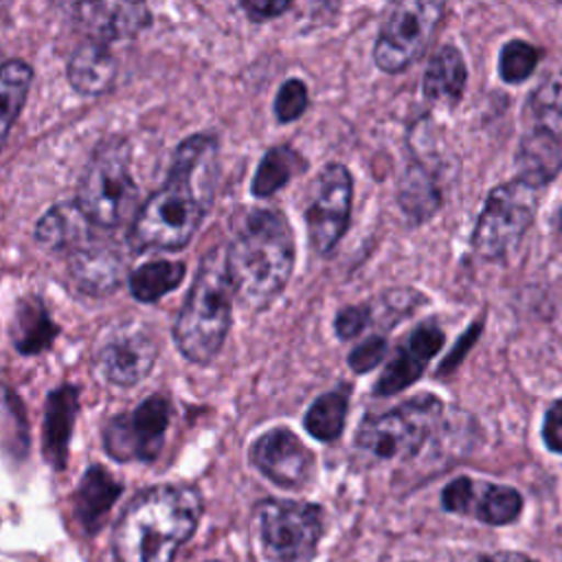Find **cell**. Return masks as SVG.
Listing matches in <instances>:
<instances>
[{"mask_svg":"<svg viewBox=\"0 0 562 562\" xmlns=\"http://www.w3.org/2000/svg\"><path fill=\"white\" fill-rule=\"evenodd\" d=\"M217 182V143L195 134L173 154L167 182L136 211L130 239L136 250L184 248L204 220Z\"/></svg>","mask_w":562,"mask_h":562,"instance_id":"6da1fadb","label":"cell"},{"mask_svg":"<svg viewBox=\"0 0 562 562\" xmlns=\"http://www.w3.org/2000/svg\"><path fill=\"white\" fill-rule=\"evenodd\" d=\"M226 263L233 292L248 310H263L285 288L294 263V237L285 215L277 209L246 213L231 246Z\"/></svg>","mask_w":562,"mask_h":562,"instance_id":"7a4b0ae2","label":"cell"},{"mask_svg":"<svg viewBox=\"0 0 562 562\" xmlns=\"http://www.w3.org/2000/svg\"><path fill=\"white\" fill-rule=\"evenodd\" d=\"M202 501L193 487L158 485L138 494L114 531L119 562H171L193 533Z\"/></svg>","mask_w":562,"mask_h":562,"instance_id":"3957f363","label":"cell"},{"mask_svg":"<svg viewBox=\"0 0 562 562\" xmlns=\"http://www.w3.org/2000/svg\"><path fill=\"white\" fill-rule=\"evenodd\" d=\"M233 299L226 248L215 246L202 257L173 323V340L189 362L209 364L217 356L231 327Z\"/></svg>","mask_w":562,"mask_h":562,"instance_id":"277c9868","label":"cell"},{"mask_svg":"<svg viewBox=\"0 0 562 562\" xmlns=\"http://www.w3.org/2000/svg\"><path fill=\"white\" fill-rule=\"evenodd\" d=\"M134 202L136 184L130 171L127 143L119 138L101 143L79 180V209L94 226L114 228L130 217Z\"/></svg>","mask_w":562,"mask_h":562,"instance_id":"5b68a950","label":"cell"},{"mask_svg":"<svg viewBox=\"0 0 562 562\" xmlns=\"http://www.w3.org/2000/svg\"><path fill=\"white\" fill-rule=\"evenodd\" d=\"M538 189L520 178L494 187L472 233V250L483 259H498L514 248L529 228Z\"/></svg>","mask_w":562,"mask_h":562,"instance_id":"8992f818","label":"cell"},{"mask_svg":"<svg viewBox=\"0 0 562 562\" xmlns=\"http://www.w3.org/2000/svg\"><path fill=\"white\" fill-rule=\"evenodd\" d=\"M439 413L441 402L437 397L417 395L393 411L367 417L358 430L356 443L375 459L411 457L428 437Z\"/></svg>","mask_w":562,"mask_h":562,"instance_id":"52a82bcc","label":"cell"},{"mask_svg":"<svg viewBox=\"0 0 562 562\" xmlns=\"http://www.w3.org/2000/svg\"><path fill=\"white\" fill-rule=\"evenodd\" d=\"M446 7L432 0L397 2L386 15L375 40L373 59L384 72L408 68L428 46Z\"/></svg>","mask_w":562,"mask_h":562,"instance_id":"ba28073f","label":"cell"},{"mask_svg":"<svg viewBox=\"0 0 562 562\" xmlns=\"http://www.w3.org/2000/svg\"><path fill=\"white\" fill-rule=\"evenodd\" d=\"M257 518L263 549L277 562L307 560L323 533V512L310 503L268 498Z\"/></svg>","mask_w":562,"mask_h":562,"instance_id":"9c48e42d","label":"cell"},{"mask_svg":"<svg viewBox=\"0 0 562 562\" xmlns=\"http://www.w3.org/2000/svg\"><path fill=\"white\" fill-rule=\"evenodd\" d=\"M169 402L162 395L143 400L132 413H123L105 426V450L119 461H149L165 441L169 426Z\"/></svg>","mask_w":562,"mask_h":562,"instance_id":"30bf717a","label":"cell"},{"mask_svg":"<svg viewBox=\"0 0 562 562\" xmlns=\"http://www.w3.org/2000/svg\"><path fill=\"white\" fill-rule=\"evenodd\" d=\"M351 213V176L345 165H327L316 184L305 211L310 244L318 255L334 250L345 235Z\"/></svg>","mask_w":562,"mask_h":562,"instance_id":"8fae6325","label":"cell"},{"mask_svg":"<svg viewBox=\"0 0 562 562\" xmlns=\"http://www.w3.org/2000/svg\"><path fill=\"white\" fill-rule=\"evenodd\" d=\"M156 356L154 334L138 323H123L97 349V367L110 384L134 386L151 371Z\"/></svg>","mask_w":562,"mask_h":562,"instance_id":"7c38bea8","label":"cell"},{"mask_svg":"<svg viewBox=\"0 0 562 562\" xmlns=\"http://www.w3.org/2000/svg\"><path fill=\"white\" fill-rule=\"evenodd\" d=\"M441 503L448 512L474 516L487 525L512 522L522 507V498L514 487L472 481L459 476L443 487Z\"/></svg>","mask_w":562,"mask_h":562,"instance_id":"4fadbf2b","label":"cell"},{"mask_svg":"<svg viewBox=\"0 0 562 562\" xmlns=\"http://www.w3.org/2000/svg\"><path fill=\"white\" fill-rule=\"evenodd\" d=\"M250 457L261 474L283 487L305 483L312 470V452L288 428H272L263 432L252 443Z\"/></svg>","mask_w":562,"mask_h":562,"instance_id":"5bb4252c","label":"cell"},{"mask_svg":"<svg viewBox=\"0 0 562 562\" xmlns=\"http://www.w3.org/2000/svg\"><path fill=\"white\" fill-rule=\"evenodd\" d=\"M443 345V331L428 323L417 327L408 340L397 349L393 360L386 364L384 373L375 382L378 395H393L408 384H413L426 369L428 360L441 349Z\"/></svg>","mask_w":562,"mask_h":562,"instance_id":"9a60e30c","label":"cell"},{"mask_svg":"<svg viewBox=\"0 0 562 562\" xmlns=\"http://www.w3.org/2000/svg\"><path fill=\"white\" fill-rule=\"evenodd\" d=\"M72 15L101 44L132 37L149 24V9L143 2H86L75 4Z\"/></svg>","mask_w":562,"mask_h":562,"instance_id":"2e32d148","label":"cell"},{"mask_svg":"<svg viewBox=\"0 0 562 562\" xmlns=\"http://www.w3.org/2000/svg\"><path fill=\"white\" fill-rule=\"evenodd\" d=\"M90 226L92 222L86 217V213L79 209L77 202L57 204L50 211H46L37 226H35V239L40 246L57 252H79L88 248L90 241Z\"/></svg>","mask_w":562,"mask_h":562,"instance_id":"e0dca14e","label":"cell"},{"mask_svg":"<svg viewBox=\"0 0 562 562\" xmlns=\"http://www.w3.org/2000/svg\"><path fill=\"white\" fill-rule=\"evenodd\" d=\"M77 389L70 384H64L55 389L48 400H46V411H44V457L53 468H64L66 465V452H68V439L72 430L75 415L79 411L77 404Z\"/></svg>","mask_w":562,"mask_h":562,"instance_id":"ac0fdd59","label":"cell"},{"mask_svg":"<svg viewBox=\"0 0 562 562\" xmlns=\"http://www.w3.org/2000/svg\"><path fill=\"white\" fill-rule=\"evenodd\" d=\"M116 75V61L105 44L88 40L81 44L68 61V81L70 86L86 94L97 97L112 88Z\"/></svg>","mask_w":562,"mask_h":562,"instance_id":"d6986e66","label":"cell"},{"mask_svg":"<svg viewBox=\"0 0 562 562\" xmlns=\"http://www.w3.org/2000/svg\"><path fill=\"white\" fill-rule=\"evenodd\" d=\"M518 178L536 189L551 182L562 169V143L542 132L533 130L527 134L518 147Z\"/></svg>","mask_w":562,"mask_h":562,"instance_id":"ffe728a7","label":"cell"},{"mask_svg":"<svg viewBox=\"0 0 562 562\" xmlns=\"http://www.w3.org/2000/svg\"><path fill=\"white\" fill-rule=\"evenodd\" d=\"M465 61L461 57V53L446 44L441 46L428 61L426 72H424V94L432 101H448V103H457L463 94L465 88Z\"/></svg>","mask_w":562,"mask_h":562,"instance_id":"44dd1931","label":"cell"},{"mask_svg":"<svg viewBox=\"0 0 562 562\" xmlns=\"http://www.w3.org/2000/svg\"><path fill=\"white\" fill-rule=\"evenodd\" d=\"M121 494V485L99 465L90 468L77 490L75 496V505H77V516L81 520V525L88 531H94L105 514L110 512L112 503L119 498Z\"/></svg>","mask_w":562,"mask_h":562,"instance_id":"7402d4cb","label":"cell"},{"mask_svg":"<svg viewBox=\"0 0 562 562\" xmlns=\"http://www.w3.org/2000/svg\"><path fill=\"white\" fill-rule=\"evenodd\" d=\"M11 340L22 353H37L46 349L57 336V327L48 318L44 303L35 296L22 299L11 323Z\"/></svg>","mask_w":562,"mask_h":562,"instance_id":"603a6c76","label":"cell"},{"mask_svg":"<svg viewBox=\"0 0 562 562\" xmlns=\"http://www.w3.org/2000/svg\"><path fill=\"white\" fill-rule=\"evenodd\" d=\"M72 277L88 294H108L119 285L121 263L108 250L83 248L72 255Z\"/></svg>","mask_w":562,"mask_h":562,"instance_id":"cb8c5ba5","label":"cell"},{"mask_svg":"<svg viewBox=\"0 0 562 562\" xmlns=\"http://www.w3.org/2000/svg\"><path fill=\"white\" fill-rule=\"evenodd\" d=\"M31 81H33V70L26 61L11 59L0 64V145L9 136L26 101Z\"/></svg>","mask_w":562,"mask_h":562,"instance_id":"d4e9b609","label":"cell"},{"mask_svg":"<svg viewBox=\"0 0 562 562\" xmlns=\"http://www.w3.org/2000/svg\"><path fill=\"white\" fill-rule=\"evenodd\" d=\"M184 263L180 261H147L130 274V292L143 303H156L167 292L182 283Z\"/></svg>","mask_w":562,"mask_h":562,"instance_id":"484cf974","label":"cell"},{"mask_svg":"<svg viewBox=\"0 0 562 562\" xmlns=\"http://www.w3.org/2000/svg\"><path fill=\"white\" fill-rule=\"evenodd\" d=\"M305 169V160L288 145H279L272 147L263 154L255 178H252V193L259 198L272 195L274 191H279L294 173Z\"/></svg>","mask_w":562,"mask_h":562,"instance_id":"4316f807","label":"cell"},{"mask_svg":"<svg viewBox=\"0 0 562 562\" xmlns=\"http://www.w3.org/2000/svg\"><path fill=\"white\" fill-rule=\"evenodd\" d=\"M441 202L439 189L419 165H411L400 184V204L413 222L428 220Z\"/></svg>","mask_w":562,"mask_h":562,"instance_id":"83f0119b","label":"cell"},{"mask_svg":"<svg viewBox=\"0 0 562 562\" xmlns=\"http://www.w3.org/2000/svg\"><path fill=\"white\" fill-rule=\"evenodd\" d=\"M529 110L536 130L555 136L562 143V75H547L529 97Z\"/></svg>","mask_w":562,"mask_h":562,"instance_id":"f1b7e54d","label":"cell"},{"mask_svg":"<svg viewBox=\"0 0 562 562\" xmlns=\"http://www.w3.org/2000/svg\"><path fill=\"white\" fill-rule=\"evenodd\" d=\"M347 417V391H329L316 397L305 415L307 432L318 441H334L342 432Z\"/></svg>","mask_w":562,"mask_h":562,"instance_id":"f546056e","label":"cell"},{"mask_svg":"<svg viewBox=\"0 0 562 562\" xmlns=\"http://www.w3.org/2000/svg\"><path fill=\"white\" fill-rule=\"evenodd\" d=\"M538 50L522 42V40H512L503 46L501 50V59H498V68H501V77L509 83H518L522 79H527L536 64H538Z\"/></svg>","mask_w":562,"mask_h":562,"instance_id":"4dcf8cb0","label":"cell"},{"mask_svg":"<svg viewBox=\"0 0 562 562\" xmlns=\"http://www.w3.org/2000/svg\"><path fill=\"white\" fill-rule=\"evenodd\" d=\"M307 108V88L301 79H288L281 83L274 99V116L281 123L299 119Z\"/></svg>","mask_w":562,"mask_h":562,"instance_id":"1f68e13d","label":"cell"},{"mask_svg":"<svg viewBox=\"0 0 562 562\" xmlns=\"http://www.w3.org/2000/svg\"><path fill=\"white\" fill-rule=\"evenodd\" d=\"M386 353V340L382 336H371L364 342H360L351 353H349V367L356 373H367L375 364L382 362Z\"/></svg>","mask_w":562,"mask_h":562,"instance_id":"d6a6232c","label":"cell"},{"mask_svg":"<svg viewBox=\"0 0 562 562\" xmlns=\"http://www.w3.org/2000/svg\"><path fill=\"white\" fill-rule=\"evenodd\" d=\"M369 323V310L360 307V305H351L338 312L336 316V331L342 340H349L353 336H358Z\"/></svg>","mask_w":562,"mask_h":562,"instance_id":"836d02e7","label":"cell"},{"mask_svg":"<svg viewBox=\"0 0 562 562\" xmlns=\"http://www.w3.org/2000/svg\"><path fill=\"white\" fill-rule=\"evenodd\" d=\"M542 437H544V443L549 446V450L562 454V400L551 404V408L547 411Z\"/></svg>","mask_w":562,"mask_h":562,"instance_id":"e575fe53","label":"cell"},{"mask_svg":"<svg viewBox=\"0 0 562 562\" xmlns=\"http://www.w3.org/2000/svg\"><path fill=\"white\" fill-rule=\"evenodd\" d=\"M290 7L285 0H252V2H241V9L252 18V20H270L279 13H283Z\"/></svg>","mask_w":562,"mask_h":562,"instance_id":"d590c367","label":"cell"},{"mask_svg":"<svg viewBox=\"0 0 562 562\" xmlns=\"http://www.w3.org/2000/svg\"><path fill=\"white\" fill-rule=\"evenodd\" d=\"M474 562H536L522 553H509V551H501V553H485L474 558Z\"/></svg>","mask_w":562,"mask_h":562,"instance_id":"8d00e7d4","label":"cell"},{"mask_svg":"<svg viewBox=\"0 0 562 562\" xmlns=\"http://www.w3.org/2000/svg\"><path fill=\"white\" fill-rule=\"evenodd\" d=\"M555 228H558V235L562 237V206L558 209V215H555Z\"/></svg>","mask_w":562,"mask_h":562,"instance_id":"74e56055","label":"cell"}]
</instances>
